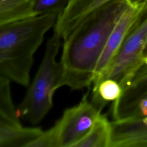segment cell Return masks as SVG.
Instances as JSON below:
<instances>
[{"label":"cell","mask_w":147,"mask_h":147,"mask_svg":"<svg viewBox=\"0 0 147 147\" xmlns=\"http://www.w3.org/2000/svg\"><path fill=\"white\" fill-rule=\"evenodd\" d=\"M130 0H114L85 17L63 40L59 87L80 90L92 86L99 57Z\"/></svg>","instance_id":"obj_1"},{"label":"cell","mask_w":147,"mask_h":147,"mask_svg":"<svg viewBox=\"0 0 147 147\" xmlns=\"http://www.w3.org/2000/svg\"><path fill=\"white\" fill-rule=\"evenodd\" d=\"M59 13L47 12L0 26V76L28 86L34 54Z\"/></svg>","instance_id":"obj_2"},{"label":"cell","mask_w":147,"mask_h":147,"mask_svg":"<svg viewBox=\"0 0 147 147\" xmlns=\"http://www.w3.org/2000/svg\"><path fill=\"white\" fill-rule=\"evenodd\" d=\"M61 40L54 32L48 39L40 65L17 107L20 119L32 125L40 123L49 112L53 106L55 92L60 88L62 68L56 57Z\"/></svg>","instance_id":"obj_3"},{"label":"cell","mask_w":147,"mask_h":147,"mask_svg":"<svg viewBox=\"0 0 147 147\" xmlns=\"http://www.w3.org/2000/svg\"><path fill=\"white\" fill-rule=\"evenodd\" d=\"M86 93L79 103L66 109L55 125L43 131L28 147H74L92 127L102 110Z\"/></svg>","instance_id":"obj_4"},{"label":"cell","mask_w":147,"mask_h":147,"mask_svg":"<svg viewBox=\"0 0 147 147\" xmlns=\"http://www.w3.org/2000/svg\"><path fill=\"white\" fill-rule=\"evenodd\" d=\"M146 41L147 3L129 30L107 71L98 82L104 79H112L121 85L142 63L141 53Z\"/></svg>","instance_id":"obj_5"},{"label":"cell","mask_w":147,"mask_h":147,"mask_svg":"<svg viewBox=\"0 0 147 147\" xmlns=\"http://www.w3.org/2000/svg\"><path fill=\"white\" fill-rule=\"evenodd\" d=\"M120 96L113 102V121L147 117V60L121 84Z\"/></svg>","instance_id":"obj_6"},{"label":"cell","mask_w":147,"mask_h":147,"mask_svg":"<svg viewBox=\"0 0 147 147\" xmlns=\"http://www.w3.org/2000/svg\"><path fill=\"white\" fill-rule=\"evenodd\" d=\"M146 3V0H130L127 7L114 27L99 57L94 71L92 84L98 82L107 71L129 30L143 11Z\"/></svg>","instance_id":"obj_7"},{"label":"cell","mask_w":147,"mask_h":147,"mask_svg":"<svg viewBox=\"0 0 147 147\" xmlns=\"http://www.w3.org/2000/svg\"><path fill=\"white\" fill-rule=\"evenodd\" d=\"M109 147H147V117L111 121Z\"/></svg>","instance_id":"obj_8"},{"label":"cell","mask_w":147,"mask_h":147,"mask_svg":"<svg viewBox=\"0 0 147 147\" xmlns=\"http://www.w3.org/2000/svg\"><path fill=\"white\" fill-rule=\"evenodd\" d=\"M112 1L114 0H68L57 16L53 32L63 40L85 17Z\"/></svg>","instance_id":"obj_9"},{"label":"cell","mask_w":147,"mask_h":147,"mask_svg":"<svg viewBox=\"0 0 147 147\" xmlns=\"http://www.w3.org/2000/svg\"><path fill=\"white\" fill-rule=\"evenodd\" d=\"M42 131L38 127L0 125V147H27Z\"/></svg>","instance_id":"obj_10"},{"label":"cell","mask_w":147,"mask_h":147,"mask_svg":"<svg viewBox=\"0 0 147 147\" xmlns=\"http://www.w3.org/2000/svg\"><path fill=\"white\" fill-rule=\"evenodd\" d=\"M36 0H0V26L38 15L34 11Z\"/></svg>","instance_id":"obj_11"},{"label":"cell","mask_w":147,"mask_h":147,"mask_svg":"<svg viewBox=\"0 0 147 147\" xmlns=\"http://www.w3.org/2000/svg\"><path fill=\"white\" fill-rule=\"evenodd\" d=\"M111 135V121L101 113L92 127L74 147H109Z\"/></svg>","instance_id":"obj_12"},{"label":"cell","mask_w":147,"mask_h":147,"mask_svg":"<svg viewBox=\"0 0 147 147\" xmlns=\"http://www.w3.org/2000/svg\"><path fill=\"white\" fill-rule=\"evenodd\" d=\"M10 84L9 80L0 76V125H21Z\"/></svg>","instance_id":"obj_13"},{"label":"cell","mask_w":147,"mask_h":147,"mask_svg":"<svg viewBox=\"0 0 147 147\" xmlns=\"http://www.w3.org/2000/svg\"><path fill=\"white\" fill-rule=\"evenodd\" d=\"M91 101L100 109L109 102L116 100L121 95V84L112 79H104L92 84Z\"/></svg>","instance_id":"obj_14"},{"label":"cell","mask_w":147,"mask_h":147,"mask_svg":"<svg viewBox=\"0 0 147 147\" xmlns=\"http://www.w3.org/2000/svg\"><path fill=\"white\" fill-rule=\"evenodd\" d=\"M68 0H36L34 10L37 14L51 11L60 13L65 6Z\"/></svg>","instance_id":"obj_15"},{"label":"cell","mask_w":147,"mask_h":147,"mask_svg":"<svg viewBox=\"0 0 147 147\" xmlns=\"http://www.w3.org/2000/svg\"><path fill=\"white\" fill-rule=\"evenodd\" d=\"M141 58L142 61L147 60V41L145 42V44L142 49V51L141 53Z\"/></svg>","instance_id":"obj_16"}]
</instances>
